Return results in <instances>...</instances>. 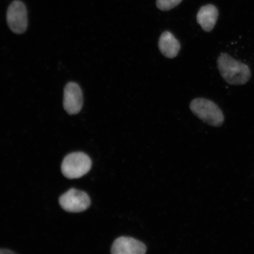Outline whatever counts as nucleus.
<instances>
[{"label":"nucleus","mask_w":254,"mask_h":254,"mask_svg":"<svg viewBox=\"0 0 254 254\" xmlns=\"http://www.w3.org/2000/svg\"><path fill=\"white\" fill-rule=\"evenodd\" d=\"M218 68L227 83L241 85L247 83L252 77L249 66L238 62L227 53H221L217 60Z\"/></svg>","instance_id":"1"},{"label":"nucleus","mask_w":254,"mask_h":254,"mask_svg":"<svg viewBox=\"0 0 254 254\" xmlns=\"http://www.w3.org/2000/svg\"><path fill=\"white\" fill-rule=\"evenodd\" d=\"M190 110L198 119L209 126L220 127L224 122V116L217 104L205 98H195L190 102Z\"/></svg>","instance_id":"2"},{"label":"nucleus","mask_w":254,"mask_h":254,"mask_svg":"<svg viewBox=\"0 0 254 254\" xmlns=\"http://www.w3.org/2000/svg\"><path fill=\"white\" fill-rule=\"evenodd\" d=\"M92 161L86 154L82 152H72L64 158L62 172L68 179H77L90 171Z\"/></svg>","instance_id":"3"},{"label":"nucleus","mask_w":254,"mask_h":254,"mask_svg":"<svg viewBox=\"0 0 254 254\" xmlns=\"http://www.w3.org/2000/svg\"><path fill=\"white\" fill-rule=\"evenodd\" d=\"M59 204L64 210L76 213L90 207L91 200L86 192L71 189L60 196Z\"/></svg>","instance_id":"4"},{"label":"nucleus","mask_w":254,"mask_h":254,"mask_svg":"<svg viewBox=\"0 0 254 254\" xmlns=\"http://www.w3.org/2000/svg\"><path fill=\"white\" fill-rule=\"evenodd\" d=\"M7 21L10 30L15 34L24 33L28 26L27 8L20 0H15L9 5Z\"/></svg>","instance_id":"5"},{"label":"nucleus","mask_w":254,"mask_h":254,"mask_svg":"<svg viewBox=\"0 0 254 254\" xmlns=\"http://www.w3.org/2000/svg\"><path fill=\"white\" fill-rule=\"evenodd\" d=\"M83 106V95L80 87L74 82H68L64 90L63 106L70 115L77 114Z\"/></svg>","instance_id":"6"},{"label":"nucleus","mask_w":254,"mask_h":254,"mask_svg":"<svg viewBox=\"0 0 254 254\" xmlns=\"http://www.w3.org/2000/svg\"><path fill=\"white\" fill-rule=\"evenodd\" d=\"M147 247L144 243L131 237H121L115 241L111 247L113 254H144Z\"/></svg>","instance_id":"7"},{"label":"nucleus","mask_w":254,"mask_h":254,"mask_svg":"<svg viewBox=\"0 0 254 254\" xmlns=\"http://www.w3.org/2000/svg\"><path fill=\"white\" fill-rule=\"evenodd\" d=\"M160 52L168 59H174L179 54L181 46L179 40L170 31H165L158 41Z\"/></svg>","instance_id":"8"},{"label":"nucleus","mask_w":254,"mask_h":254,"mask_svg":"<svg viewBox=\"0 0 254 254\" xmlns=\"http://www.w3.org/2000/svg\"><path fill=\"white\" fill-rule=\"evenodd\" d=\"M218 18V11L217 7L211 4L203 6L196 15V20L201 25L202 30L210 32L215 27Z\"/></svg>","instance_id":"9"},{"label":"nucleus","mask_w":254,"mask_h":254,"mask_svg":"<svg viewBox=\"0 0 254 254\" xmlns=\"http://www.w3.org/2000/svg\"><path fill=\"white\" fill-rule=\"evenodd\" d=\"M183 0H157V7L162 11H168L177 7Z\"/></svg>","instance_id":"10"},{"label":"nucleus","mask_w":254,"mask_h":254,"mask_svg":"<svg viewBox=\"0 0 254 254\" xmlns=\"http://www.w3.org/2000/svg\"><path fill=\"white\" fill-rule=\"evenodd\" d=\"M13 252L7 249H0V254H14Z\"/></svg>","instance_id":"11"}]
</instances>
